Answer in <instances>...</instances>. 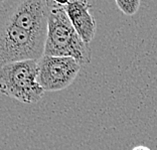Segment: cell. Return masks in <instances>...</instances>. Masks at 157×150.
Masks as SVG:
<instances>
[{"mask_svg":"<svg viewBox=\"0 0 157 150\" xmlns=\"http://www.w3.org/2000/svg\"><path fill=\"white\" fill-rule=\"evenodd\" d=\"M116 4L121 11L128 16H133L140 7V0H116Z\"/></svg>","mask_w":157,"mask_h":150,"instance_id":"cell-7","label":"cell"},{"mask_svg":"<svg viewBox=\"0 0 157 150\" xmlns=\"http://www.w3.org/2000/svg\"><path fill=\"white\" fill-rule=\"evenodd\" d=\"M65 10L75 29L87 44L96 33V20L91 13V4L86 0L63 1Z\"/></svg>","mask_w":157,"mask_h":150,"instance_id":"cell-6","label":"cell"},{"mask_svg":"<svg viewBox=\"0 0 157 150\" xmlns=\"http://www.w3.org/2000/svg\"><path fill=\"white\" fill-rule=\"evenodd\" d=\"M38 62L23 60L1 66L0 91L23 104H35L45 91L38 83Z\"/></svg>","mask_w":157,"mask_h":150,"instance_id":"cell-2","label":"cell"},{"mask_svg":"<svg viewBox=\"0 0 157 150\" xmlns=\"http://www.w3.org/2000/svg\"><path fill=\"white\" fill-rule=\"evenodd\" d=\"M38 83L45 92H58L71 86L81 65L70 56H44L38 60Z\"/></svg>","mask_w":157,"mask_h":150,"instance_id":"cell-5","label":"cell"},{"mask_svg":"<svg viewBox=\"0 0 157 150\" xmlns=\"http://www.w3.org/2000/svg\"><path fill=\"white\" fill-rule=\"evenodd\" d=\"M45 35L35 34L0 20V65L36 60L44 56Z\"/></svg>","mask_w":157,"mask_h":150,"instance_id":"cell-3","label":"cell"},{"mask_svg":"<svg viewBox=\"0 0 157 150\" xmlns=\"http://www.w3.org/2000/svg\"><path fill=\"white\" fill-rule=\"evenodd\" d=\"M132 150H151V149L143 145H139V146H136V147H134Z\"/></svg>","mask_w":157,"mask_h":150,"instance_id":"cell-8","label":"cell"},{"mask_svg":"<svg viewBox=\"0 0 157 150\" xmlns=\"http://www.w3.org/2000/svg\"><path fill=\"white\" fill-rule=\"evenodd\" d=\"M49 8L46 0H1L0 20L7 21L22 29L48 34Z\"/></svg>","mask_w":157,"mask_h":150,"instance_id":"cell-4","label":"cell"},{"mask_svg":"<svg viewBox=\"0 0 157 150\" xmlns=\"http://www.w3.org/2000/svg\"><path fill=\"white\" fill-rule=\"evenodd\" d=\"M49 15L44 56H70L81 66L92 60L90 44H87L75 29L63 7V1L48 0Z\"/></svg>","mask_w":157,"mask_h":150,"instance_id":"cell-1","label":"cell"}]
</instances>
